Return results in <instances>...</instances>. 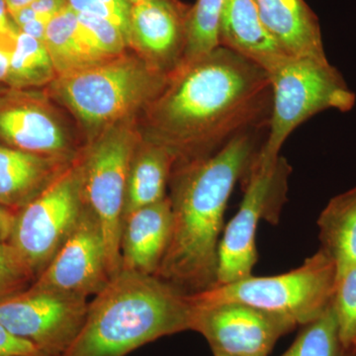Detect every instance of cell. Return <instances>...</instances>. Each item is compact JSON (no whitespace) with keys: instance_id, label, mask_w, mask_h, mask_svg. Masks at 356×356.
I'll use <instances>...</instances> for the list:
<instances>
[{"instance_id":"d6986e66","label":"cell","mask_w":356,"mask_h":356,"mask_svg":"<svg viewBox=\"0 0 356 356\" xmlns=\"http://www.w3.org/2000/svg\"><path fill=\"white\" fill-rule=\"evenodd\" d=\"M175 163L168 149L142 136L129 168L124 219L134 211L168 197L166 189Z\"/></svg>"},{"instance_id":"d4e9b609","label":"cell","mask_w":356,"mask_h":356,"mask_svg":"<svg viewBox=\"0 0 356 356\" xmlns=\"http://www.w3.org/2000/svg\"><path fill=\"white\" fill-rule=\"evenodd\" d=\"M332 305L341 341L356 355V266L337 280Z\"/></svg>"},{"instance_id":"7c38bea8","label":"cell","mask_w":356,"mask_h":356,"mask_svg":"<svg viewBox=\"0 0 356 356\" xmlns=\"http://www.w3.org/2000/svg\"><path fill=\"white\" fill-rule=\"evenodd\" d=\"M0 142L26 152L74 161L81 149L46 96L7 88L0 95Z\"/></svg>"},{"instance_id":"3957f363","label":"cell","mask_w":356,"mask_h":356,"mask_svg":"<svg viewBox=\"0 0 356 356\" xmlns=\"http://www.w3.org/2000/svg\"><path fill=\"white\" fill-rule=\"evenodd\" d=\"M189 294L156 275L121 269L89 302L86 322L65 356H126L191 329Z\"/></svg>"},{"instance_id":"8fae6325","label":"cell","mask_w":356,"mask_h":356,"mask_svg":"<svg viewBox=\"0 0 356 356\" xmlns=\"http://www.w3.org/2000/svg\"><path fill=\"white\" fill-rule=\"evenodd\" d=\"M191 302V331L202 334L214 356H269L280 337L298 327L289 318L247 304Z\"/></svg>"},{"instance_id":"1f68e13d","label":"cell","mask_w":356,"mask_h":356,"mask_svg":"<svg viewBox=\"0 0 356 356\" xmlns=\"http://www.w3.org/2000/svg\"><path fill=\"white\" fill-rule=\"evenodd\" d=\"M16 212L0 206V245L8 243Z\"/></svg>"},{"instance_id":"f546056e","label":"cell","mask_w":356,"mask_h":356,"mask_svg":"<svg viewBox=\"0 0 356 356\" xmlns=\"http://www.w3.org/2000/svg\"><path fill=\"white\" fill-rule=\"evenodd\" d=\"M18 33L19 29L11 17L6 0H0V47L13 50Z\"/></svg>"},{"instance_id":"2e32d148","label":"cell","mask_w":356,"mask_h":356,"mask_svg":"<svg viewBox=\"0 0 356 356\" xmlns=\"http://www.w3.org/2000/svg\"><path fill=\"white\" fill-rule=\"evenodd\" d=\"M72 163L26 153L0 142V206L17 212Z\"/></svg>"},{"instance_id":"4dcf8cb0","label":"cell","mask_w":356,"mask_h":356,"mask_svg":"<svg viewBox=\"0 0 356 356\" xmlns=\"http://www.w3.org/2000/svg\"><path fill=\"white\" fill-rule=\"evenodd\" d=\"M29 6L44 19L50 21L67 7L65 0H35Z\"/></svg>"},{"instance_id":"4fadbf2b","label":"cell","mask_w":356,"mask_h":356,"mask_svg":"<svg viewBox=\"0 0 356 356\" xmlns=\"http://www.w3.org/2000/svg\"><path fill=\"white\" fill-rule=\"evenodd\" d=\"M111 276L102 227L84 206L76 228L33 283L88 299Z\"/></svg>"},{"instance_id":"9c48e42d","label":"cell","mask_w":356,"mask_h":356,"mask_svg":"<svg viewBox=\"0 0 356 356\" xmlns=\"http://www.w3.org/2000/svg\"><path fill=\"white\" fill-rule=\"evenodd\" d=\"M290 172L291 168L282 156L273 163H261L255 158L243 179L245 195L240 208L220 240L216 286L252 275L257 261V226L261 219L278 221Z\"/></svg>"},{"instance_id":"8d00e7d4","label":"cell","mask_w":356,"mask_h":356,"mask_svg":"<svg viewBox=\"0 0 356 356\" xmlns=\"http://www.w3.org/2000/svg\"><path fill=\"white\" fill-rule=\"evenodd\" d=\"M143 1V0H128L129 3L131 4V6H133V4L138 3V2Z\"/></svg>"},{"instance_id":"30bf717a","label":"cell","mask_w":356,"mask_h":356,"mask_svg":"<svg viewBox=\"0 0 356 356\" xmlns=\"http://www.w3.org/2000/svg\"><path fill=\"white\" fill-rule=\"evenodd\" d=\"M88 303L84 297L32 283L0 303V323L44 355L65 356L83 329Z\"/></svg>"},{"instance_id":"603a6c76","label":"cell","mask_w":356,"mask_h":356,"mask_svg":"<svg viewBox=\"0 0 356 356\" xmlns=\"http://www.w3.org/2000/svg\"><path fill=\"white\" fill-rule=\"evenodd\" d=\"M225 0H196L189 8L185 25L181 65L191 64L219 47L218 28Z\"/></svg>"},{"instance_id":"cb8c5ba5","label":"cell","mask_w":356,"mask_h":356,"mask_svg":"<svg viewBox=\"0 0 356 356\" xmlns=\"http://www.w3.org/2000/svg\"><path fill=\"white\" fill-rule=\"evenodd\" d=\"M281 356L356 355L343 346L339 337L336 313L331 305L320 317L303 325L294 343Z\"/></svg>"},{"instance_id":"4316f807","label":"cell","mask_w":356,"mask_h":356,"mask_svg":"<svg viewBox=\"0 0 356 356\" xmlns=\"http://www.w3.org/2000/svg\"><path fill=\"white\" fill-rule=\"evenodd\" d=\"M35 280L10 243L0 245V303L29 287Z\"/></svg>"},{"instance_id":"d6a6232c","label":"cell","mask_w":356,"mask_h":356,"mask_svg":"<svg viewBox=\"0 0 356 356\" xmlns=\"http://www.w3.org/2000/svg\"><path fill=\"white\" fill-rule=\"evenodd\" d=\"M49 21L44 19L33 20L27 24L23 25L19 28V31L26 35L33 37V38L40 40L44 42V34H46L47 25Z\"/></svg>"},{"instance_id":"5bb4252c","label":"cell","mask_w":356,"mask_h":356,"mask_svg":"<svg viewBox=\"0 0 356 356\" xmlns=\"http://www.w3.org/2000/svg\"><path fill=\"white\" fill-rule=\"evenodd\" d=\"M189 8L178 0H143L131 6L130 49L170 76L184 58Z\"/></svg>"},{"instance_id":"7402d4cb","label":"cell","mask_w":356,"mask_h":356,"mask_svg":"<svg viewBox=\"0 0 356 356\" xmlns=\"http://www.w3.org/2000/svg\"><path fill=\"white\" fill-rule=\"evenodd\" d=\"M57 77L44 42L19 31L10 56L7 88L18 90L50 86Z\"/></svg>"},{"instance_id":"484cf974","label":"cell","mask_w":356,"mask_h":356,"mask_svg":"<svg viewBox=\"0 0 356 356\" xmlns=\"http://www.w3.org/2000/svg\"><path fill=\"white\" fill-rule=\"evenodd\" d=\"M76 16L89 41L103 57H116L130 49L125 34L113 23L86 14L76 13Z\"/></svg>"},{"instance_id":"7a4b0ae2","label":"cell","mask_w":356,"mask_h":356,"mask_svg":"<svg viewBox=\"0 0 356 356\" xmlns=\"http://www.w3.org/2000/svg\"><path fill=\"white\" fill-rule=\"evenodd\" d=\"M257 140V131L241 134L208 158L175 165L172 236L156 276L187 294L216 286L225 211L261 149Z\"/></svg>"},{"instance_id":"d590c367","label":"cell","mask_w":356,"mask_h":356,"mask_svg":"<svg viewBox=\"0 0 356 356\" xmlns=\"http://www.w3.org/2000/svg\"><path fill=\"white\" fill-rule=\"evenodd\" d=\"M6 86H4V84H0V95H1V93L3 92V91L6 90Z\"/></svg>"},{"instance_id":"ffe728a7","label":"cell","mask_w":356,"mask_h":356,"mask_svg":"<svg viewBox=\"0 0 356 356\" xmlns=\"http://www.w3.org/2000/svg\"><path fill=\"white\" fill-rule=\"evenodd\" d=\"M317 224L321 250L334 261L339 280L356 266V186L332 198Z\"/></svg>"},{"instance_id":"9a60e30c","label":"cell","mask_w":356,"mask_h":356,"mask_svg":"<svg viewBox=\"0 0 356 356\" xmlns=\"http://www.w3.org/2000/svg\"><path fill=\"white\" fill-rule=\"evenodd\" d=\"M172 229L168 196L126 216L120 236V270L156 275L170 245Z\"/></svg>"},{"instance_id":"44dd1931","label":"cell","mask_w":356,"mask_h":356,"mask_svg":"<svg viewBox=\"0 0 356 356\" xmlns=\"http://www.w3.org/2000/svg\"><path fill=\"white\" fill-rule=\"evenodd\" d=\"M44 43L57 76L106 60L95 50L76 13L67 6L49 21Z\"/></svg>"},{"instance_id":"5b68a950","label":"cell","mask_w":356,"mask_h":356,"mask_svg":"<svg viewBox=\"0 0 356 356\" xmlns=\"http://www.w3.org/2000/svg\"><path fill=\"white\" fill-rule=\"evenodd\" d=\"M264 70L273 102L267 139L257 156L261 163H275L287 138L314 115L329 109L348 112L355 107V93L327 58L284 54Z\"/></svg>"},{"instance_id":"6da1fadb","label":"cell","mask_w":356,"mask_h":356,"mask_svg":"<svg viewBox=\"0 0 356 356\" xmlns=\"http://www.w3.org/2000/svg\"><path fill=\"white\" fill-rule=\"evenodd\" d=\"M271 102L266 70L219 46L170 74L142 112L140 131L144 139L168 149L175 165L188 163L267 125Z\"/></svg>"},{"instance_id":"e575fe53","label":"cell","mask_w":356,"mask_h":356,"mask_svg":"<svg viewBox=\"0 0 356 356\" xmlns=\"http://www.w3.org/2000/svg\"><path fill=\"white\" fill-rule=\"evenodd\" d=\"M35 0H6L7 6L10 14L16 13L23 7L29 6Z\"/></svg>"},{"instance_id":"836d02e7","label":"cell","mask_w":356,"mask_h":356,"mask_svg":"<svg viewBox=\"0 0 356 356\" xmlns=\"http://www.w3.org/2000/svg\"><path fill=\"white\" fill-rule=\"evenodd\" d=\"M13 50L0 47V84L6 86Z\"/></svg>"},{"instance_id":"ac0fdd59","label":"cell","mask_w":356,"mask_h":356,"mask_svg":"<svg viewBox=\"0 0 356 356\" xmlns=\"http://www.w3.org/2000/svg\"><path fill=\"white\" fill-rule=\"evenodd\" d=\"M268 31L286 55L327 58L317 15L305 0H255Z\"/></svg>"},{"instance_id":"277c9868","label":"cell","mask_w":356,"mask_h":356,"mask_svg":"<svg viewBox=\"0 0 356 356\" xmlns=\"http://www.w3.org/2000/svg\"><path fill=\"white\" fill-rule=\"evenodd\" d=\"M168 77L127 51L58 76L49 91L76 118L89 142L115 124L142 113Z\"/></svg>"},{"instance_id":"52a82bcc","label":"cell","mask_w":356,"mask_h":356,"mask_svg":"<svg viewBox=\"0 0 356 356\" xmlns=\"http://www.w3.org/2000/svg\"><path fill=\"white\" fill-rule=\"evenodd\" d=\"M142 140L137 117L86 143L79 156L84 206L102 227L112 276L120 271V236L131 159Z\"/></svg>"},{"instance_id":"83f0119b","label":"cell","mask_w":356,"mask_h":356,"mask_svg":"<svg viewBox=\"0 0 356 356\" xmlns=\"http://www.w3.org/2000/svg\"><path fill=\"white\" fill-rule=\"evenodd\" d=\"M76 13L96 16L113 23L125 34L130 46L131 4L128 0H65Z\"/></svg>"},{"instance_id":"ba28073f","label":"cell","mask_w":356,"mask_h":356,"mask_svg":"<svg viewBox=\"0 0 356 356\" xmlns=\"http://www.w3.org/2000/svg\"><path fill=\"white\" fill-rule=\"evenodd\" d=\"M84 210L79 158L16 212L8 243L38 277L76 228Z\"/></svg>"},{"instance_id":"e0dca14e","label":"cell","mask_w":356,"mask_h":356,"mask_svg":"<svg viewBox=\"0 0 356 356\" xmlns=\"http://www.w3.org/2000/svg\"><path fill=\"white\" fill-rule=\"evenodd\" d=\"M219 46L266 70L284 51L268 31L255 0H225L218 28Z\"/></svg>"},{"instance_id":"74e56055","label":"cell","mask_w":356,"mask_h":356,"mask_svg":"<svg viewBox=\"0 0 356 356\" xmlns=\"http://www.w3.org/2000/svg\"><path fill=\"white\" fill-rule=\"evenodd\" d=\"M31 356H46V355H42V353H40V355H31Z\"/></svg>"},{"instance_id":"f1b7e54d","label":"cell","mask_w":356,"mask_h":356,"mask_svg":"<svg viewBox=\"0 0 356 356\" xmlns=\"http://www.w3.org/2000/svg\"><path fill=\"white\" fill-rule=\"evenodd\" d=\"M40 353L32 343L14 337L0 323V356H31Z\"/></svg>"},{"instance_id":"8992f818","label":"cell","mask_w":356,"mask_h":356,"mask_svg":"<svg viewBox=\"0 0 356 356\" xmlns=\"http://www.w3.org/2000/svg\"><path fill=\"white\" fill-rule=\"evenodd\" d=\"M337 282V267L320 248L301 266L289 273L259 277L250 275L189 294V298L200 305L226 302L247 304L283 316L303 327L332 305Z\"/></svg>"}]
</instances>
